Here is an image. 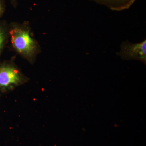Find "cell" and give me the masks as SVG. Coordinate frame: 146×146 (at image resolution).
<instances>
[{
    "label": "cell",
    "instance_id": "cell-6",
    "mask_svg": "<svg viewBox=\"0 0 146 146\" xmlns=\"http://www.w3.org/2000/svg\"><path fill=\"white\" fill-rule=\"evenodd\" d=\"M6 7L5 1L4 0H0V19L5 13Z\"/></svg>",
    "mask_w": 146,
    "mask_h": 146
},
{
    "label": "cell",
    "instance_id": "cell-1",
    "mask_svg": "<svg viewBox=\"0 0 146 146\" xmlns=\"http://www.w3.org/2000/svg\"><path fill=\"white\" fill-rule=\"evenodd\" d=\"M9 42L11 49L31 65L36 62L42 52L41 46L35 37L27 21L9 23Z\"/></svg>",
    "mask_w": 146,
    "mask_h": 146
},
{
    "label": "cell",
    "instance_id": "cell-7",
    "mask_svg": "<svg viewBox=\"0 0 146 146\" xmlns=\"http://www.w3.org/2000/svg\"><path fill=\"white\" fill-rule=\"evenodd\" d=\"M11 5L13 6L14 8H16L18 5V0H9Z\"/></svg>",
    "mask_w": 146,
    "mask_h": 146
},
{
    "label": "cell",
    "instance_id": "cell-4",
    "mask_svg": "<svg viewBox=\"0 0 146 146\" xmlns=\"http://www.w3.org/2000/svg\"><path fill=\"white\" fill-rule=\"evenodd\" d=\"M106 6L112 10L121 11L129 8L136 0H91Z\"/></svg>",
    "mask_w": 146,
    "mask_h": 146
},
{
    "label": "cell",
    "instance_id": "cell-3",
    "mask_svg": "<svg viewBox=\"0 0 146 146\" xmlns=\"http://www.w3.org/2000/svg\"><path fill=\"white\" fill-rule=\"evenodd\" d=\"M146 41L133 44L129 42H123L121 46L118 55L124 60H138L145 63L146 58Z\"/></svg>",
    "mask_w": 146,
    "mask_h": 146
},
{
    "label": "cell",
    "instance_id": "cell-2",
    "mask_svg": "<svg viewBox=\"0 0 146 146\" xmlns=\"http://www.w3.org/2000/svg\"><path fill=\"white\" fill-rule=\"evenodd\" d=\"M15 57L0 62V96L29 81L15 62Z\"/></svg>",
    "mask_w": 146,
    "mask_h": 146
},
{
    "label": "cell",
    "instance_id": "cell-5",
    "mask_svg": "<svg viewBox=\"0 0 146 146\" xmlns=\"http://www.w3.org/2000/svg\"><path fill=\"white\" fill-rule=\"evenodd\" d=\"M9 42V23L5 21L0 20V59L6 46Z\"/></svg>",
    "mask_w": 146,
    "mask_h": 146
}]
</instances>
